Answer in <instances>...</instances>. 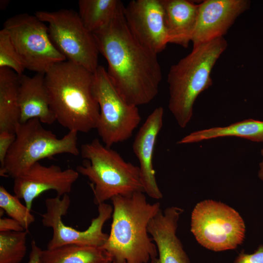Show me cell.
<instances>
[{"label":"cell","instance_id":"cell-1","mask_svg":"<svg viewBox=\"0 0 263 263\" xmlns=\"http://www.w3.org/2000/svg\"><path fill=\"white\" fill-rule=\"evenodd\" d=\"M124 7L122 3L110 22L93 33L114 87L127 102L138 106L156 96L162 75L157 55L141 45L129 30Z\"/></svg>","mask_w":263,"mask_h":263},{"label":"cell","instance_id":"cell-2","mask_svg":"<svg viewBox=\"0 0 263 263\" xmlns=\"http://www.w3.org/2000/svg\"><path fill=\"white\" fill-rule=\"evenodd\" d=\"M94 73L69 60L53 65L45 74L51 109L69 131L96 129L100 108L93 91Z\"/></svg>","mask_w":263,"mask_h":263},{"label":"cell","instance_id":"cell-3","mask_svg":"<svg viewBox=\"0 0 263 263\" xmlns=\"http://www.w3.org/2000/svg\"><path fill=\"white\" fill-rule=\"evenodd\" d=\"M108 238L101 247L114 263H148L157 257V250L149 236L150 220L161 210L160 204H150L144 192L116 196Z\"/></svg>","mask_w":263,"mask_h":263},{"label":"cell","instance_id":"cell-4","mask_svg":"<svg viewBox=\"0 0 263 263\" xmlns=\"http://www.w3.org/2000/svg\"><path fill=\"white\" fill-rule=\"evenodd\" d=\"M227 46L225 39L221 37L193 47L188 55L170 68L168 107L181 128H185L191 119L197 97L212 85V70Z\"/></svg>","mask_w":263,"mask_h":263},{"label":"cell","instance_id":"cell-5","mask_svg":"<svg viewBox=\"0 0 263 263\" xmlns=\"http://www.w3.org/2000/svg\"><path fill=\"white\" fill-rule=\"evenodd\" d=\"M84 159L76 171L90 181L94 203L99 205L116 196L144 192L140 169L94 138L81 146Z\"/></svg>","mask_w":263,"mask_h":263},{"label":"cell","instance_id":"cell-6","mask_svg":"<svg viewBox=\"0 0 263 263\" xmlns=\"http://www.w3.org/2000/svg\"><path fill=\"white\" fill-rule=\"evenodd\" d=\"M37 118L20 123L16 131V139L5 160L0 175L14 179L31 166L43 159H52L56 155L79 154L77 133L69 131L61 138L45 129Z\"/></svg>","mask_w":263,"mask_h":263},{"label":"cell","instance_id":"cell-7","mask_svg":"<svg viewBox=\"0 0 263 263\" xmlns=\"http://www.w3.org/2000/svg\"><path fill=\"white\" fill-rule=\"evenodd\" d=\"M190 230L198 243L214 251L234 249L245 237V225L239 213L220 202L206 200L191 213Z\"/></svg>","mask_w":263,"mask_h":263},{"label":"cell","instance_id":"cell-8","mask_svg":"<svg viewBox=\"0 0 263 263\" xmlns=\"http://www.w3.org/2000/svg\"><path fill=\"white\" fill-rule=\"evenodd\" d=\"M93 91L100 108L96 129L104 145L129 139L141 121L138 109L120 94L102 66L94 73Z\"/></svg>","mask_w":263,"mask_h":263},{"label":"cell","instance_id":"cell-9","mask_svg":"<svg viewBox=\"0 0 263 263\" xmlns=\"http://www.w3.org/2000/svg\"><path fill=\"white\" fill-rule=\"evenodd\" d=\"M35 15L48 24L52 42L67 60L94 73L99 52L93 33L84 26L78 13L60 9L38 11Z\"/></svg>","mask_w":263,"mask_h":263},{"label":"cell","instance_id":"cell-10","mask_svg":"<svg viewBox=\"0 0 263 263\" xmlns=\"http://www.w3.org/2000/svg\"><path fill=\"white\" fill-rule=\"evenodd\" d=\"M26 69L45 74L54 64L66 60L52 42L45 22L27 13L7 19L3 28Z\"/></svg>","mask_w":263,"mask_h":263},{"label":"cell","instance_id":"cell-11","mask_svg":"<svg viewBox=\"0 0 263 263\" xmlns=\"http://www.w3.org/2000/svg\"><path fill=\"white\" fill-rule=\"evenodd\" d=\"M71 204L68 194L60 197L47 198L45 201L46 212L41 214V222L45 227L53 230L51 239L47 249L55 248L68 244L101 247L106 242L109 234L103 232L105 222L113 214V206L106 203L98 205V215L93 218L90 226L83 231L78 230L65 225L62 216L68 212Z\"/></svg>","mask_w":263,"mask_h":263},{"label":"cell","instance_id":"cell-12","mask_svg":"<svg viewBox=\"0 0 263 263\" xmlns=\"http://www.w3.org/2000/svg\"><path fill=\"white\" fill-rule=\"evenodd\" d=\"M127 25L137 40L156 54L168 42L164 8L161 0H133L124 7Z\"/></svg>","mask_w":263,"mask_h":263},{"label":"cell","instance_id":"cell-13","mask_svg":"<svg viewBox=\"0 0 263 263\" xmlns=\"http://www.w3.org/2000/svg\"><path fill=\"white\" fill-rule=\"evenodd\" d=\"M79 175L76 170L62 169L56 165L46 166L38 162L14 179L13 192L31 210L34 200L45 191L54 190L60 197L68 194Z\"/></svg>","mask_w":263,"mask_h":263},{"label":"cell","instance_id":"cell-14","mask_svg":"<svg viewBox=\"0 0 263 263\" xmlns=\"http://www.w3.org/2000/svg\"><path fill=\"white\" fill-rule=\"evenodd\" d=\"M247 0H206L199 4L193 47L223 37L236 19L249 6Z\"/></svg>","mask_w":263,"mask_h":263},{"label":"cell","instance_id":"cell-15","mask_svg":"<svg viewBox=\"0 0 263 263\" xmlns=\"http://www.w3.org/2000/svg\"><path fill=\"white\" fill-rule=\"evenodd\" d=\"M163 108H156L137 132L132 145L133 151L139 162L144 192L155 199L163 197L156 180L152 159L156 139L163 126Z\"/></svg>","mask_w":263,"mask_h":263},{"label":"cell","instance_id":"cell-16","mask_svg":"<svg viewBox=\"0 0 263 263\" xmlns=\"http://www.w3.org/2000/svg\"><path fill=\"white\" fill-rule=\"evenodd\" d=\"M183 209L172 206L160 210L149 222L148 231L157 250L151 263H189L183 245L176 236L178 222Z\"/></svg>","mask_w":263,"mask_h":263},{"label":"cell","instance_id":"cell-17","mask_svg":"<svg viewBox=\"0 0 263 263\" xmlns=\"http://www.w3.org/2000/svg\"><path fill=\"white\" fill-rule=\"evenodd\" d=\"M19 103L20 123L37 118L43 124H53L56 121L49 104L45 83V74L36 73L32 76L19 75Z\"/></svg>","mask_w":263,"mask_h":263},{"label":"cell","instance_id":"cell-18","mask_svg":"<svg viewBox=\"0 0 263 263\" xmlns=\"http://www.w3.org/2000/svg\"><path fill=\"white\" fill-rule=\"evenodd\" d=\"M169 43L187 48L196 27L199 4L187 0H161Z\"/></svg>","mask_w":263,"mask_h":263},{"label":"cell","instance_id":"cell-19","mask_svg":"<svg viewBox=\"0 0 263 263\" xmlns=\"http://www.w3.org/2000/svg\"><path fill=\"white\" fill-rule=\"evenodd\" d=\"M225 137H237L263 143V121L247 119L225 127H215L193 132L177 142L187 144Z\"/></svg>","mask_w":263,"mask_h":263},{"label":"cell","instance_id":"cell-20","mask_svg":"<svg viewBox=\"0 0 263 263\" xmlns=\"http://www.w3.org/2000/svg\"><path fill=\"white\" fill-rule=\"evenodd\" d=\"M19 75L11 69L0 68V132L15 133L19 125Z\"/></svg>","mask_w":263,"mask_h":263},{"label":"cell","instance_id":"cell-21","mask_svg":"<svg viewBox=\"0 0 263 263\" xmlns=\"http://www.w3.org/2000/svg\"><path fill=\"white\" fill-rule=\"evenodd\" d=\"M109 258L100 247L68 244L42 250L40 263H103Z\"/></svg>","mask_w":263,"mask_h":263},{"label":"cell","instance_id":"cell-22","mask_svg":"<svg viewBox=\"0 0 263 263\" xmlns=\"http://www.w3.org/2000/svg\"><path fill=\"white\" fill-rule=\"evenodd\" d=\"M122 4L118 0H79L78 14L86 28L94 33L110 22Z\"/></svg>","mask_w":263,"mask_h":263},{"label":"cell","instance_id":"cell-23","mask_svg":"<svg viewBox=\"0 0 263 263\" xmlns=\"http://www.w3.org/2000/svg\"><path fill=\"white\" fill-rule=\"evenodd\" d=\"M28 231L0 232V263H19L27 251Z\"/></svg>","mask_w":263,"mask_h":263},{"label":"cell","instance_id":"cell-24","mask_svg":"<svg viewBox=\"0 0 263 263\" xmlns=\"http://www.w3.org/2000/svg\"><path fill=\"white\" fill-rule=\"evenodd\" d=\"M0 207L7 215L13 219L28 231L35 222L34 216L31 210L23 205L15 195L10 193L3 186H0Z\"/></svg>","mask_w":263,"mask_h":263},{"label":"cell","instance_id":"cell-25","mask_svg":"<svg viewBox=\"0 0 263 263\" xmlns=\"http://www.w3.org/2000/svg\"><path fill=\"white\" fill-rule=\"evenodd\" d=\"M12 69L18 75L23 74L25 66L17 53L7 32L0 31V68Z\"/></svg>","mask_w":263,"mask_h":263},{"label":"cell","instance_id":"cell-26","mask_svg":"<svg viewBox=\"0 0 263 263\" xmlns=\"http://www.w3.org/2000/svg\"><path fill=\"white\" fill-rule=\"evenodd\" d=\"M15 139V133L7 131L0 132V169L3 167L9 150Z\"/></svg>","mask_w":263,"mask_h":263},{"label":"cell","instance_id":"cell-27","mask_svg":"<svg viewBox=\"0 0 263 263\" xmlns=\"http://www.w3.org/2000/svg\"><path fill=\"white\" fill-rule=\"evenodd\" d=\"M233 263H263V245L251 254L241 252Z\"/></svg>","mask_w":263,"mask_h":263},{"label":"cell","instance_id":"cell-28","mask_svg":"<svg viewBox=\"0 0 263 263\" xmlns=\"http://www.w3.org/2000/svg\"><path fill=\"white\" fill-rule=\"evenodd\" d=\"M25 230L20 224L11 218H0V232L22 231Z\"/></svg>","mask_w":263,"mask_h":263},{"label":"cell","instance_id":"cell-29","mask_svg":"<svg viewBox=\"0 0 263 263\" xmlns=\"http://www.w3.org/2000/svg\"><path fill=\"white\" fill-rule=\"evenodd\" d=\"M31 250L28 263H40V257L42 249L37 245L34 240L31 243Z\"/></svg>","mask_w":263,"mask_h":263},{"label":"cell","instance_id":"cell-30","mask_svg":"<svg viewBox=\"0 0 263 263\" xmlns=\"http://www.w3.org/2000/svg\"><path fill=\"white\" fill-rule=\"evenodd\" d=\"M262 159L259 164L258 177L263 182V148L261 150Z\"/></svg>","mask_w":263,"mask_h":263},{"label":"cell","instance_id":"cell-31","mask_svg":"<svg viewBox=\"0 0 263 263\" xmlns=\"http://www.w3.org/2000/svg\"><path fill=\"white\" fill-rule=\"evenodd\" d=\"M103 263H112V260L111 258H109L107 260H106L105 262H104Z\"/></svg>","mask_w":263,"mask_h":263},{"label":"cell","instance_id":"cell-32","mask_svg":"<svg viewBox=\"0 0 263 263\" xmlns=\"http://www.w3.org/2000/svg\"><path fill=\"white\" fill-rule=\"evenodd\" d=\"M112 263H113V262H112Z\"/></svg>","mask_w":263,"mask_h":263}]
</instances>
